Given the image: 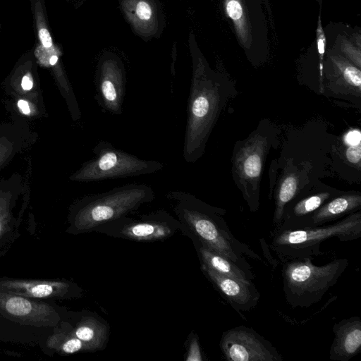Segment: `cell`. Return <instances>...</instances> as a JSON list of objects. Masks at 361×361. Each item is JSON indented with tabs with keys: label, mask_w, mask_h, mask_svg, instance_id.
Returning <instances> with one entry per match:
<instances>
[{
	"label": "cell",
	"mask_w": 361,
	"mask_h": 361,
	"mask_svg": "<svg viewBox=\"0 0 361 361\" xmlns=\"http://www.w3.org/2000/svg\"><path fill=\"white\" fill-rule=\"evenodd\" d=\"M166 197L173 202V209L181 224L183 233L255 276L244 255L257 260H261V257L233 235L224 218L225 210L185 191L172 190Z\"/></svg>",
	"instance_id": "1"
},
{
	"label": "cell",
	"mask_w": 361,
	"mask_h": 361,
	"mask_svg": "<svg viewBox=\"0 0 361 361\" xmlns=\"http://www.w3.org/2000/svg\"><path fill=\"white\" fill-rule=\"evenodd\" d=\"M68 312L55 300H36L0 290V341L38 345Z\"/></svg>",
	"instance_id": "2"
},
{
	"label": "cell",
	"mask_w": 361,
	"mask_h": 361,
	"mask_svg": "<svg viewBox=\"0 0 361 361\" xmlns=\"http://www.w3.org/2000/svg\"><path fill=\"white\" fill-rule=\"evenodd\" d=\"M154 198L151 186L137 183L84 195L70 206L66 232L72 235L92 232L102 224L128 215Z\"/></svg>",
	"instance_id": "3"
},
{
	"label": "cell",
	"mask_w": 361,
	"mask_h": 361,
	"mask_svg": "<svg viewBox=\"0 0 361 361\" xmlns=\"http://www.w3.org/2000/svg\"><path fill=\"white\" fill-rule=\"evenodd\" d=\"M228 99L220 80L199 70L193 77L187 105L183 157L196 162L204 154L209 135Z\"/></svg>",
	"instance_id": "4"
},
{
	"label": "cell",
	"mask_w": 361,
	"mask_h": 361,
	"mask_svg": "<svg viewBox=\"0 0 361 361\" xmlns=\"http://www.w3.org/2000/svg\"><path fill=\"white\" fill-rule=\"evenodd\" d=\"M283 265V291L292 307H308L319 302L338 281L348 265L345 258L336 259L322 266L311 258L286 259Z\"/></svg>",
	"instance_id": "5"
},
{
	"label": "cell",
	"mask_w": 361,
	"mask_h": 361,
	"mask_svg": "<svg viewBox=\"0 0 361 361\" xmlns=\"http://www.w3.org/2000/svg\"><path fill=\"white\" fill-rule=\"evenodd\" d=\"M360 237L361 211L358 210L332 224L275 231L270 247L284 259H312L323 254L320 246L328 239L347 242Z\"/></svg>",
	"instance_id": "6"
},
{
	"label": "cell",
	"mask_w": 361,
	"mask_h": 361,
	"mask_svg": "<svg viewBox=\"0 0 361 361\" xmlns=\"http://www.w3.org/2000/svg\"><path fill=\"white\" fill-rule=\"evenodd\" d=\"M92 152L94 157L73 172L70 180L90 183L134 177L157 173L164 168L159 161L140 159L105 140H99Z\"/></svg>",
	"instance_id": "7"
},
{
	"label": "cell",
	"mask_w": 361,
	"mask_h": 361,
	"mask_svg": "<svg viewBox=\"0 0 361 361\" xmlns=\"http://www.w3.org/2000/svg\"><path fill=\"white\" fill-rule=\"evenodd\" d=\"M181 229L178 219L168 212L159 209L135 218L126 215L102 224L92 231L114 238L154 242L166 240Z\"/></svg>",
	"instance_id": "8"
},
{
	"label": "cell",
	"mask_w": 361,
	"mask_h": 361,
	"mask_svg": "<svg viewBox=\"0 0 361 361\" xmlns=\"http://www.w3.org/2000/svg\"><path fill=\"white\" fill-rule=\"evenodd\" d=\"M27 179L14 173L0 180V257L20 235V227L30 203Z\"/></svg>",
	"instance_id": "9"
},
{
	"label": "cell",
	"mask_w": 361,
	"mask_h": 361,
	"mask_svg": "<svg viewBox=\"0 0 361 361\" xmlns=\"http://www.w3.org/2000/svg\"><path fill=\"white\" fill-rule=\"evenodd\" d=\"M220 348L228 361H281L283 357L268 340L255 330L239 326L224 331Z\"/></svg>",
	"instance_id": "10"
},
{
	"label": "cell",
	"mask_w": 361,
	"mask_h": 361,
	"mask_svg": "<svg viewBox=\"0 0 361 361\" xmlns=\"http://www.w3.org/2000/svg\"><path fill=\"white\" fill-rule=\"evenodd\" d=\"M0 290L42 300H72L81 296L82 289L73 281L0 276Z\"/></svg>",
	"instance_id": "11"
},
{
	"label": "cell",
	"mask_w": 361,
	"mask_h": 361,
	"mask_svg": "<svg viewBox=\"0 0 361 361\" xmlns=\"http://www.w3.org/2000/svg\"><path fill=\"white\" fill-rule=\"evenodd\" d=\"M268 149L267 138L256 133L243 142L235 156L233 171L249 205L250 192L257 190Z\"/></svg>",
	"instance_id": "12"
},
{
	"label": "cell",
	"mask_w": 361,
	"mask_h": 361,
	"mask_svg": "<svg viewBox=\"0 0 361 361\" xmlns=\"http://www.w3.org/2000/svg\"><path fill=\"white\" fill-rule=\"evenodd\" d=\"M200 268L204 276L235 310L247 312L257 306L260 294L252 281H242L219 274L203 264H201Z\"/></svg>",
	"instance_id": "13"
},
{
	"label": "cell",
	"mask_w": 361,
	"mask_h": 361,
	"mask_svg": "<svg viewBox=\"0 0 361 361\" xmlns=\"http://www.w3.org/2000/svg\"><path fill=\"white\" fill-rule=\"evenodd\" d=\"M0 123V171L18 154L32 146L38 139L27 121L16 115Z\"/></svg>",
	"instance_id": "14"
},
{
	"label": "cell",
	"mask_w": 361,
	"mask_h": 361,
	"mask_svg": "<svg viewBox=\"0 0 361 361\" xmlns=\"http://www.w3.org/2000/svg\"><path fill=\"white\" fill-rule=\"evenodd\" d=\"M334 339L329 358L335 361H348L361 351V319L354 316L334 324Z\"/></svg>",
	"instance_id": "15"
},
{
	"label": "cell",
	"mask_w": 361,
	"mask_h": 361,
	"mask_svg": "<svg viewBox=\"0 0 361 361\" xmlns=\"http://www.w3.org/2000/svg\"><path fill=\"white\" fill-rule=\"evenodd\" d=\"M126 94L122 73L116 67L104 68L96 85V99L106 111L121 115Z\"/></svg>",
	"instance_id": "16"
},
{
	"label": "cell",
	"mask_w": 361,
	"mask_h": 361,
	"mask_svg": "<svg viewBox=\"0 0 361 361\" xmlns=\"http://www.w3.org/2000/svg\"><path fill=\"white\" fill-rule=\"evenodd\" d=\"M59 326L87 344L91 351L104 348L108 341V326L93 316L82 315L75 320L68 312Z\"/></svg>",
	"instance_id": "17"
},
{
	"label": "cell",
	"mask_w": 361,
	"mask_h": 361,
	"mask_svg": "<svg viewBox=\"0 0 361 361\" xmlns=\"http://www.w3.org/2000/svg\"><path fill=\"white\" fill-rule=\"evenodd\" d=\"M360 194L343 195L327 201L319 207L311 219L310 227L325 225L331 221L360 210Z\"/></svg>",
	"instance_id": "18"
},
{
	"label": "cell",
	"mask_w": 361,
	"mask_h": 361,
	"mask_svg": "<svg viewBox=\"0 0 361 361\" xmlns=\"http://www.w3.org/2000/svg\"><path fill=\"white\" fill-rule=\"evenodd\" d=\"M201 264L214 271L242 281H252V276L235 263L212 250L198 240L192 239Z\"/></svg>",
	"instance_id": "19"
},
{
	"label": "cell",
	"mask_w": 361,
	"mask_h": 361,
	"mask_svg": "<svg viewBox=\"0 0 361 361\" xmlns=\"http://www.w3.org/2000/svg\"><path fill=\"white\" fill-rule=\"evenodd\" d=\"M38 345L43 353L48 355H52L54 353L66 355L78 352L91 351L87 344L59 326Z\"/></svg>",
	"instance_id": "20"
},
{
	"label": "cell",
	"mask_w": 361,
	"mask_h": 361,
	"mask_svg": "<svg viewBox=\"0 0 361 361\" xmlns=\"http://www.w3.org/2000/svg\"><path fill=\"white\" fill-rule=\"evenodd\" d=\"M298 184L297 177L291 173L283 179L279 186L276 197V207L273 219V223L276 227L281 222L286 206L296 195Z\"/></svg>",
	"instance_id": "21"
},
{
	"label": "cell",
	"mask_w": 361,
	"mask_h": 361,
	"mask_svg": "<svg viewBox=\"0 0 361 361\" xmlns=\"http://www.w3.org/2000/svg\"><path fill=\"white\" fill-rule=\"evenodd\" d=\"M11 115H16L27 121L42 117L46 114L44 105L22 97H11L4 102Z\"/></svg>",
	"instance_id": "22"
},
{
	"label": "cell",
	"mask_w": 361,
	"mask_h": 361,
	"mask_svg": "<svg viewBox=\"0 0 361 361\" xmlns=\"http://www.w3.org/2000/svg\"><path fill=\"white\" fill-rule=\"evenodd\" d=\"M224 7L227 16L233 23L241 42L247 43L249 32L241 0H224Z\"/></svg>",
	"instance_id": "23"
},
{
	"label": "cell",
	"mask_w": 361,
	"mask_h": 361,
	"mask_svg": "<svg viewBox=\"0 0 361 361\" xmlns=\"http://www.w3.org/2000/svg\"><path fill=\"white\" fill-rule=\"evenodd\" d=\"M332 60L339 69L345 82L358 94L361 87V72L359 68L341 58L332 57Z\"/></svg>",
	"instance_id": "24"
},
{
	"label": "cell",
	"mask_w": 361,
	"mask_h": 361,
	"mask_svg": "<svg viewBox=\"0 0 361 361\" xmlns=\"http://www.w3.org/2000/svg\"><path fill=\"white\" fill-rule=\"evenodd\" d=\"M317 44L319 54V83H320V92H323V59L325 51L326 45V37L322 25L321 16L319 15L318 25L317 29Z\"/></svg>",
	"instance_id": "25"
},
{
	"label": "cell",
	"mask_w": 361,
	"mask_h": 361,
	"mask_svg": "<svg viewBox=\"0 0 361 361\" xmlns=\"http://www.w3.org/2000/svg\"><path fill=\"white\" fill-rule=\"evenodd\" d=\"M185 361H203V355L200 349L198 338L195 333H191L188 338Z\"/></svg>",
	"instance_id": "26"
},
{
	"label": "cell",
	"mask_w": 361,
	"mask_h": 361,
	"mask_svg": "<svg viewBox=\"0 0 361 361\" xmlns=\"http://www.w3.org/2000/svg\"><path fill=\"white\" fill-rule=\"evenodd\" d=\"M345 156L347 159L353 164H357L360 167L361 160V142L356 145H348L346 151Z\"/></svg>",
	"instance_id": "27"
},
{
	"label": "cell",
	"mask_w": 361,
	"mask_h": 361,
	"mask_svg": "<svg viewBox=\"0 0 361 361\" xmlns=\"http://www.w3.org/2000/svg\"><path fill=\"white\" fill-rule=\"evenodd\" d=\"M341 49L353 61L354 63L360 68V51L355 48L352 44L343 41Z\"/></svg>",
	"instance_id": "28"
},
{
	"label": "cell",
	"mask_w": 361,
	"mask_h": 361,
	"mask_svg": "<svg viewBox=\"0 0 361 361\" xmlns=\"http://www.w3.org/2000/svg\"><path fill=\"white\" fill-rule=\"evenodd\" d=\"M136 12L142 20H149L152 15V10L149 5L145 1H140L136 7Z\"/></svg>",
	"instance_id": "29"
},
{
	"label": "cell",
	"mask_w": 361,
	"mask_h": 361,
	"mask_svg": "<svg viewBox=\"0 0 361 361\" xmlns=\"http://www.w3.org/2000/svg\"><path fill=\"white\" fill-rule=\"evenodd\" d=\"M345 142L348 145L361 142L360 132L357 130L349 132L345 137Z\"/></svg>",
	"instance_id": "30"
},
{
	"label": "cell",
	"mask_w": 361,
	"mask_h": 361,
	"mask_svg": "<svg viewBox=\"0 0 361 361\" xmlns=\"http://www.w3.org/2000/svg\"><path fill=\"white\" fill-rule=\"evenodd\" d=\"M39 37L44 47L49 48L52 46L51 37L49 31L46 28H42L39 30Z\"/></svg>",
	"instance_id": "31"
},
{
	"label": "cell",
	"mask_w": 361,
	"mask_h": 361,
	"mask_svg": "<svg viewBox=\"0 0 361 361\" xmlns=\"http://www.w3.org/2000/svg\"><path fill=\"white\" fill-rule=\"evenodd\" d=\"M58 62V56L56 55H53L50 59L49 63L50 66H55Z\"/></svg>",
	"instance_id": "32"
}]
</instances>
